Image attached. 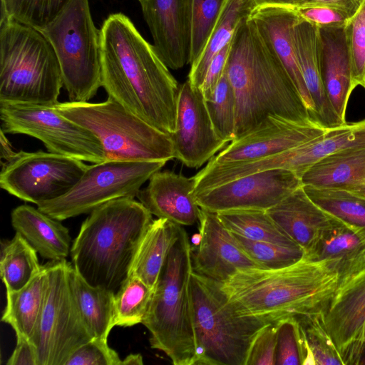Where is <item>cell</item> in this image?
<instances>
[{
	"mask_svg": "<svg viewBox=\"0 0 365 365\" xmlns=\"http://www.w3.org/2000/svg\"><path fill=\"white\" fill-rule=\"evenodd\" d=\"M101 82L110 96L159 130L176 128L180 87L130 19L113 14L100 29Z\"/></svg>",
	"mask_w": 365,
	"mask_h": 365,
	"instance_id": "6da1fadb",
	"label": "cell"
},
{
	"mask_svg": "<svg viewBox=\"0 0 365 365\" xmlns=\"http://www.w3.org/2000/svg\"><path fill=\"white\" fill-rule=\"evenodd\" d=\"M225 72L236 99L235 140L269 115L312 121L289 74L250 17L242 21L234 34Z\"/></svg>",
	"mask_w": 365,
	"mask_h": 365,
	"instance_id": "7a4b0ae2",
	"label": "cell"
},
{
	"mask_svg": "<svg viewBox=\"0 0 365 365\" xmlns=\"http://www.w3.org/2000/svg\"><path fill=\"white\" fill-rule=\"evenodd\" d=\"M219 283L241 314L272 323L322 313L339 287V274L327 260L304 257L279 269H240Z\"/></svg>",
	"mask_w": 365,
	"mask_h": 365,
	"instance_id": "3957f363",
	"label": "cell"
},
{
	"mask_svg": "<svg viewBox=\"0 0 365 365\" xmlns=\"http://www.w3.org/2000/svg\"><path fill=\"white\" fill-rule=\"evenodd\" d=\"M153 221L152 214L133 197L115 199L95 209L71 245L74 269L91 286L115 294L128 278Z\"/></svg>",
	"mask_w": 365,
	"mask_h": 365,
	"instance_id": "277c9868",
	"label": "cell"
},
{
	"mask_svg": "<svg viewBox=\"0 0 365 365\" xmlns=\"http://www.w3.org/2000/svg\"><path fill=\"white\" fill-rule=\"evenodd\" d=\"M192 245L184 228L170 249L155 284L142 324L153 349L174 365H195L196 338L190 291Z\"/></svg>",
	"mask_w": 365,
	"mask_h": 365,
	"instance_id": "5b68a950",
	"label": "cell"
},
{
	"mask_svg": "<svg viewBox=\"0 0 365 365\" xmlns=\"http://www.w3.org/2000/svg\"><path fill=\"white\" fill-rule=\"evenodd\" d=\"M62 86L59 62L46 36L1 16L0 102L56 105Z\"/></svg>",
	"mask_w": 365,
	"mask_h": 365,
	"instance_id": "8992f818",
	"label": "cell"
},
{
	"mask_svg": "<svg viewBox=\"0 0 365 365\" xmlns=\"http://www.w3.org/2000/svg\"><path fill=\"white\" fill-rule=\"evenodd\" d=\"M195 365H245L253 340L269 322L241 314L220 283L193 271L190 284Z\"/></svg>",
	"mask_w": 365,
	"mask_h": 365,
	"instance_id": "52a82bcc",
	"label": "cell"
},
{
	"mask_svg": "<svg viewBox=\"0 0 365 365\" xmlns=\"http://www.w3.org/2000/svg\"><path fill=\"white\" fill-rule=\"evenodd\" d=\"M53 107L93 132L103 145L106 160L168 162L175 158L170 134L110 96L101 103L58 102Z\"/></svg>",
	"mask_w": 365,
	"mask_h": 365,
	"instance_id": "ba28073f",
	"label": "cell"
},
{
	"mask_svg": "<svg viewBox=\"0 0 365 365\" xmlns=\"http://www.w3.org/2000/svg\"><path fill=\"white\" fill-rule=\"evenodd\" d=\"M40 31L58 58L69 101L88 102L102 86L100 30L88 0H69Z\"/></svg>",
	"mask_w": 365,
	"mask_h": 365,
	"instance_id": "9c48e42d",
	"label": "cell"
},
{
	"mask_svg": "<svg viewBox=\"0 0 365 365\" xmlns=\"http://www.w3.org/2000/svg\"><path fill=\"white\" fill-rule=\"evenodd\" d=\"M48 287L36 327L29 339L38 365H65L72 353L93 337L71 289L66 259L47 264Z\"/></svg>",
	"mask_w": 365,
	"mask_h": 365,
	"instance_id": "30bf717a",
	"label": "cell"
},
{
	"mask_svg": "<svg viewBox=\"0 0 365 365\" xmlns=\"http://www.w3.org/2000/svg\"><path fill=\"white\" fill-rule=\"evenodd\" d=\"M167 161L106 160L88 165L74 187L64 195L37 205L59 221L91 213L103 204L136 197L142 185Z\"/></svg>",
	"mask_w": 365,
	"mask_h": 365,
	"instance_id": "8fae6325",
	"label": "cell"
},
{
	"mask_svg": "<svg viewBox=\"0 0 365 365\" xmlns=\"http://www.w3.org/2000/svg\"><path fill=\"white\" fill-rule=\"evenodd\" d=\"M53 106L0 102L1 129L5 133L36 138L51 153L93 163L106 160L97 136L60 114Z\"/></svg>",
	"mask_w": 365,
	"mask_h": 365,
	"instance_id": "7c38bea8",
	"label": "cell"
},
{
	"mask_svg": "<svg viewBox=\"0 0 365 365\" xmlns=\"http://www.w3.org/2000/svg\"><path fill=\"white\" fill-rule=\"evenodd\" d=\"M88 166L83 160L51 152L19 151L1 163L0 187L22 200L38 205L69 192Z\"/></svg>",
	"mask_w": 365,
	"mask_h": 365,
	"instance_id": "4fadbf2b",
	"label": "cell"
},
{
	"mask_svg": "<svg viewBox=\"0 0 365 365\" xmlns=\"http://www.w3.org/2000/svg\"><path fill=\"white\" fill-rule=\"evenodd\" d=\"M302 185L301 178L295 173L272 169L242 176L194 195L200 208L212 212L267 210Z\"/></svg>",
	"mask_w": 365,
	"mask_h": 365,
	"instance_id": "5bb4252c",
	"label": "cell"
},
{
	"mask_svg": "<svg viewBox=\"0 0 365 365\" xmlns=\"http://www.w3.org/2000/svg\"><path fill=\"white\" fill-rule=\"evenodd\" d=\"M170 135L175 158L191 168H199L227 145L214 129L201 89L188 80L180 86L176 128Z\"/></svg>",
	"mask_w": 365,
	"mask_h": 365,
	"instance_id": "9a60e30c",
	"label": "cell"
},
{
	"mask_svg": "<svg viewBox=\"0 0 365 365\" xmlns=\"http://www.w3.org/2000/svg\"><path fill=\"white\" fill-rule=\"evenodd\" d=\"M327 129L310 122H297L269 115L250 131L232 140L207 165L242 163L259 160L297 147Z\"/></svg>",
	"mask_w": 365,
	"mask_h": 365,
	"instance_id": "2e32d148",
	"label": "cell"
},
{
	"mask_svg": "<svg viewBox=\"0 0 365 365\" xmlns=\"http://www.w3.org/2000/svg\"><path fill=\"white\" fill-rule=\"evenodd\" d=\"M154 47L165 66L189 63L192 0H145L140 4Z\"/></svg>",
	"mask_w": 365,
	"mask_h": 365,
	"instance_id": "e0dca14e",
	"label": "cell"
},
{
	"mask_svg": "<svg viewBox=\"0 0 365 365\" xmlns=\"http://www.w3.org/2000/svg\"><path fill=\"white\" fill-rule=\"evenodd\" d=\"M198 222L200 242L192 247L195 272L222 282L238 269L259 267L237 246L216 212L201 208Z\"/></svg>",
	"mask_w": 365,
	"mask_h": 365,
	"instance_id": "ac0fdd59",
	"label": "cell"
},
{
	"mask_svg": "<svg viewBox=\"0 0 365 365\" xmlns=\"http://www.w3.org/2000/svg\"><path fill=\"white\" fill-rule=\"evenodd\" d=\"M322 322L344 365L363 342L365 269L340 286L321 313Z\"/></svg>",
	"mask_w": 365,
	"mask_h": 365,
	"instance_id": "d6986e66",
	"label": "cell"
},
{
	"mask_svg": "<svg viewBox=\"0 0 365 365\" xmlns=\"http://www.w3.org/2000/svg\"><path fill=\"white\" fill-rule=\"evenodd\" d=\"M278 226L310 257L341 222L327 212L306 193L302 185L266 210Z\"/></svg>",
	"mask_w": 365,
	"mask_h": 365,
	"instance_id": "ffe728a7",
	"label": "cell"
},
{
	"mask_svg": "<svg viewBox=\"0 0 365 365\" xmlns=\"http://www.w3.org/2000/svg\"><path fill=\"white\" fill-rule=\"evenodd\" d=\"M194 176L187 178L171 171H158L140 189L136 197L158 218L167 219L182 226L199 221L201 208L195 195Z\"/></svg>",
	"mask_w": 365,
	"mask_h": 365,
	"instance_id": "44dd1931",
	"label": "cell"
},
{
	"mask_svg": "<svg viewBox=\"0 0 365 365\" xmlns=\"http://www.w3.org/2000/svg\"><path fill=\"white\" fill-rule=\"evenodd\" d=\"M365 145V119L327 129L319 137L297 147L262 158V170L285 169L300 178L313 165L339 151Z\"/></svg>",
	"mask_w": 365,
	"mask_h": 365,
	"instance_id": "7402d4cb",
	"label": "cell"
},
{
	"mask_svg": "<svg viewBox=\"0 0 365 365\" xmlns=\"http://www.w3.org/2000/svg\"><path fill=\"white\" fill-rule=\"evenodd\" d=\"M298 64L313 103V121L325 129L345 124L335 112L324 91L319 69L318 28L299 16L293 28Z\"/></svg>",
	"mask_w": 365,
	"mask_h": 365,
	"instance_id": "603a6c76",
	"label": "cell"
},
{
	"mask_svg": "<svg viewBox=\"0 0 365 365\" xmlns=\"http://www.w3.org/2000/svg\"><path fill=\"white\" fill-rule=\"evenodd\" d=\"M318 28V27H317ZM319 69L326 94L339 117L346 122V111L354 86L344 26L318 28Z\"/></svg>",
	"mask_w": 365,
	"mask_h": 365,
	"instance_id": "cb8c5ba5",
	"label": "cell"
},
{
	"mask_svg": "<svg viewBox=\"0 0 365 365\" xmlns=\"http://www.w3.org/2000/svg\"><path fill=\"white\" fill-rule=\"evenodd\" d=\"M262 38L277 55L304 101L313 121V103L305 86L294 50L293 28L299 18L294 8L257 7L250 16Z\"/></svg>",
	"mask_w": 365,
	"mask_h": 365,
	"instance_id": "d4e9b609",
	"label": "cell"
},
{
	"mask_svg": "<svg viewBox=\"0 0 365 365\" xmlns=\"http://www.w3.org/2000/svg\"><path fill=\"white\" fill-rule=\"evenodd\" d=\"M11 225L40 254L50 261L66 259L71 252L68 230L58 220L28 205L14 208Z\"/></svg>",
	"mask_w": 365,
	"mask_h": 365,
	"instance_id": "484cf974",
	"label": "cell"
},
{
	"mask_svg": "<svg viewBox=\"0 0 365 365\" xmlns=\"http://www.w3.org/2000/svg\"><path fill=\"white\" fill-rule=\"evenodd\" d=\"M301 181L304 186L338 188L365 182V145L326 157L310 167Z\"/></svg>",
	"mask_w": 365,
	"mask_h": 365,
	"instance_id": "4316f807",
	"label": "cell"
},
{
	"mask_svg": "<svg viewBox=\"0 0 365 365\" xmlns=\"http://www.w3.org/2000/svg\"><path fill=\"white\" fill-rule=\"evenodd\" d=\"M307 258L327 260L339 274V287L365 269V239L341 222Z\"/></svg>",
	"mask_w": 365,
	"mask_h": 365,
	"instance_id": "83f0119b",
	"label": "cell"
},
{
	"mask_svg": "<svg viewBox=\"0 0 365 365\" xmlns=\"http://www.w3.org/2000/svg\"><path fill=\"white\" fill-rule=\"evenodd\" d=\"M181 226L164 218L153 220L138 247L130 274L137 275L154 289Z\"/></svg>",
	"mask_w": 365,
	"mask_h": 365,
	"instance_id": "f1b7e54d",
	"label": "cell"
},
{
	"mask_svg": "<svg viewBox=\"0 0 365 365\" xmlns=\"http://www.w3.org/2000/svg\"><path fill=\"white\" fill-rule=\"evenodd\" d=\"M71 291L83 320L92 337L108 340L115 324V294L89 284L73 268L69 269Z\"/></svg>",
	"mask_w": 365,
	"mask_h": 365,
	"instance_id": "f546056e",
	"label": "cell"
},
{
	"mask_svg": "<svg viewBox=\"0 0 365 365\" xmlns=\"http://www.w3.org/2000/svg\"><path fill=\"white\" fill-rule=\"evenodd\" d=\"M48 287L47 264L24 287L6 291V306L1 321L9 324L16 336L30 339L40 315Z\"/></svg>",
	"mask_w": 365,
	"mask_h": 365,
	"instance_id": "4dcf8cb0",
	"label": "cell"
},
{
	"mask_svg": "<svg viewBox=\"0 0 365 365\" xmlns=\"http://www.w3.org/2000/svg\"><path fill=\"white\" fill-rule=\"evenodd\" d=\"M257 8L253 0H227L200 57L190 65L187 80L200 88L215 56L230 43L242 21Z\"/></svg>",
	"mask_w": 365,
	"mask_h": 365,
	"instance_id": "1f68e13d",
	"label": "cell"
},
{
	"mask_svg": "<svg viewBox=\"0 0 365 365\" xmlns=\"http://www.w3.org/2000/svg\"><path fill=\"white\" fill-rule=\"evenodd\" d=\"M302 186L314 202L365 239V197L343 188Z\"/></svg>",
	"mask_w": 365,
	"mask_h": 365,
	"instance_id": "d6a6232c",
	"label": "cell"
},
{
	"mask_svg": "<svg viewBox=\"0 0 365 365\" xmlns=\"http://www.w3.org/2000/svg\"><path fill=\"white\" fill-rule=\"evenodd\" d=\"M217 215L229 231L247 239L300 247L278 226L266 210H232Z\"/></svg>",
	"mask_w": 365,
	"mask_h": 365,
	"instance_id": "836d02e7",
	"label": "cell"
},
{
	"mask_svg": "<svg viewBox=\"0 0 365 365\" xmlns=\"http://www.w3.org/2000/svg\"><path fill=\"white\" fill-rule=\"evenodd\" d=\"M37 252L19 233L2 242L0 272L6 291H16L26 285L41 269Z\"/></svg>",
	"mask_w": 365,
	"mask_h": 365,
	"instance_id": "e575fe53",
	"label": "cell"
},
{
	"mask_svg": "<svg viewBox=\"0 0 365 365\" xmlns=\"http://www.w3.org/2000/svg\"><path fill=\"white\" fill-rule=\"evenodd\" d=\"M154 289L137 275L130 274L115 294V324L132 327L142 323L153 296Z\"/></svg>",
	"mask_w": 365,
	"mask_h": 365,
	"instance_id": "d590c367",
	"label": "cell"
},
{
	"mask_svg": "<svg viewBox=\"0 0 365 365\" xmlns=\"http://www.w3.org/2000/svg\"><path fill=\"white\" fill-rule=\"evenodd\" d=\"M237 246L260 268L279 269L297 262L304 257L300 247H289L247 239L231 232Z\"/></svg>",
	"mask_w": 365,
	"mask_h": 365,
	"instance_id": "8d00e7d4",
	"label": "cell"
},
{
	"mask_svg": "<svg viewBox=\"0 0 365 365\" xmlns=\"http://www.w3.org/2000/svg\"><path fill=\"white\" fill-rule=\"evenodd\" d=\"M69 0H1V16L41 30Z\"/></svg>",
	"mask_w": 365,
	"mask_h": 365,
	"instance_id": "74e56055",
	"label": "cell"
},
{
	"mask_svg": "<svg viewBox=\"0 0 365 365\" xmlns=\"http://www.w3.org/2000/svg\"><path fill=\"white\" fill-rule=\"evenodd\" d=\"M205 103L214 129L219 137L227 143L234 140L236 99L225 69L212 96Z\"/></svg>",
	"mask_w": 365,
	"mask_h": 365,
	"instance_id": "f35d334b",
	"label": "cell"
},
{
	"mask_svg": "<svg viewBox=\"0 0 365 365\" xmlns=\"http://www.w3.org/2000/svg\"><path fill=\"white\" fill-rule=\"evenodd\" d=\"M297 319L303 330L310 364L344 365L333 340L324 326L321 313Z\"/></svg>",
	"mask_w": 365,
	"mask_h": 365,
	"instance_id": "ab89813d",
	"label": "cell"
},
{
	"mask_svg": "<svg viewBox=\"0 0 365 365\" xmlns=\"http://www.w3.org/2000/svg\"><path fill=\"white\" fill-rule=\"evenodd\" d=\"M276 327V365L311 364L303 330L297 317L278 320Z\"/></svg>",
	"mask_w": 365,
	"mask_h": 365,
	"instance_id": "60d3db41",
	"label": "cell"
},
{
	"mask_svg": "<svg viewBox=\"0 0 365 365\" xmlns=\"http://www.w3.org/2000/svg\"><path fill=\"white\" fill-rule=\"evenodd\" d=\"M227 0H192L191 65L201 55Z\"/></svg>",
	"mask_w": 365,
	"mask_h": 365,
	"instance_id": "b9f144b4",
	"label": "cell"
},
{
	"mask_svg": "<svg viewBox=\"0 0 365 365\" xmlns=\"http://www.w3.org/2000/svg\"><path fill=\"white\" fill-rule=\"evenodd\" d=\"M354 86L363 87L365 79V0L344 26Z\"/></svg>",
	"mask_w": 365,
	"mask_h": 365,
	"instance_id": "7bdbcfd3",
	"label": "cell"
},
{
	"mask_svg": "<svg viewBox=\"0 0 365 365\" xmlns=\"http://www.w3.org/2000/svg\"><path fill=\"white\" fill-rule=\"evenodd\" d=\"M107 341L92 338L76 349L65 365H121L122 359Z\"/></svg>",
	"mask_w": 365,
	"mask_h": 365,
	"instance_id": "ee69618b",
	"label": "cell"
},
{
	"mask_svg": "<svg viewBox=\"0 0 365 365\" xmlns=\"http://www.w3.org/2000/svg\"><path fill=\"white\" fill-rule=\"evenodd\" d=\"M276 322L263 327L250 346L245 365H276Z\"/></svg>",
	"mask_w": 365,
	"mask_h": 365,
	"instance_id": "f6af8a7d",
	"label": "cell"
},
{
	"mask_svg": "<svg viewBox=\"0 0 365 365\" xmlns=\"http://www.w3.org/2000/svg\"><path fill=\"white\" fill-rule=\"evenodd\" d=\"M294 9L302 19L318 28L343 26L349 19L340 11L327 6H309Z\"/></svg>",
	"mask_w": 365,
	"mask_h": 365,
	"instance_id": "bcb514c9",
	"label": "cell"
},
{
	"mask_svg": "<svg viewBox=\"0 0 365 365\" xmlns=\"http://www.w3.org/2000/svg\"><path fill=\"white\" fill-rule=\"evenodd\" d=\"M230 47V43L217 53L210 63L205 79L200 87L205 101L211 98L225 72Z\"/></svg>",
	"mask_w": 365,
	"mask_h": 365,
	"instance_id": "7dc6e473",
	"label": "cell"
},
{
	"mask_svg": "<svg viewBox=\"0 0 365 365\" xmlns=\"http://www.w3.org/2000/svg\"><path fill=\"white\" fill-rule=\"evenodd\" d=\"M8 365H38L36 347L29 338L16 336V345Z\"/></svg>",
	"mask_w": 365,
	"mask_h": 365,
	"instance_id": "c3c4849f",
	"label": "cell"
},
{
	"mask_svg": "<svg viewBox=\"0 0 365 365\" xmlns=\"http://www.w3.org/2000/svg\"><path fill=\"white\" fill-rule=\"evenodd\" d=\"M364 1V0H298L297 7L327 6L340 11L350 19L359 10Z\"/></svg>",
	"mask_w": 365,
	"mask_h": 365,
	"instance_id": "681fc988",
	"label": "cell"
},
{
	"mask_svg": "<svg viewBox=\"0 0 365 365\" xmlns=\"http://www.w3.org/2000/svg\"><path fill=\"white\" fill-rule=\"evenodd\" d=\"M0 133V157L1 160L4 159L6 162H7L14 158V156L16 154V152L14 150L11 144L10 143L9 140L5 135V133L1 128Z\"/></svg>",
	"mask_w": 365,
	"mask_h": 365,
	"instance_id": "f907efd6",
	"label": "cell"
},
{
	"mask_svg": "<svg viewBox=\"0 0 365 365\" xmlns=\"http://www.w3.org/2000/svg\"><path fill=\"white\" fill-rule=\"evenodd\" d=\"M257 7L266 6H278L295 8L298 0H253Z\"/></svg>",
	"mask_w": 365,
	"mask_h": 365,
	"instance_id": "816d5d0a",
	"label": "cell"
},
{
	"mask_svg": "<svg viewBox=\"0 0 365 365\" xmlns=\"http://www.w3.org/2000/svg\"><path fill=\"white\" fill-rule=\"evenodd\" d=\"M143 360L140 354H130L121 361V365H142Z\"/></svg>",
	"mask_w": 365,
	"mask_h": 365,
	"instance_id": "f5cc1de1",
	"label": "cell"
},
{
	"mask_svg": "<svg viewBox=\"0 0 365 365\" xmlns=\"http://www.w3.org/2000/svg\"><path fill=\"white\" fill-rule=\"evenodd\" d=\"M354 364H365V341L360 346Z\"/></svg>",
	"mask_w": 365,
	"mask_h": 365,
	"instance_id": "db71d44e",
	"label": "cell"
},
{
	"mask_svg": "<svg viewBox=\"0 0 365 365\" xmlns=\"http://www.w3.org/2000/svg\"><path fill=\"white\" fill-rule=\"evenodd\" d=\"M365 341V327L364 331V335H363V341Z\"/></svg>",
	"mask_w": 365,
	"mask_h": 365,
	"instance_id": "11a10c76",
	"label": "cell"
},
{
	"mask_svg": "<svg viewBox=\"0 0 365 365\" xmlns=\"http://www.w3.org/2000/svg\"><path fill=\"white\" fill-rule=\"evenodd\" d=\"M138 1L140 3V4H143L145 0H138Z\"/></svg>",
	"mask_w": 365,
	"mask_h": 365,
	"instance_id": "9f6ffc18",
	"label": "cell"
},
{
	"mask_svg": "<svg viewBox=\"0 0 365 365\" xmlns=\"http://www.w3.org/2000/svg\"><path fill=\"white\" fill-rule=\"evenodd\" d=\"M363 88H365V79H364V83Z\"/></svg>",
	"mask_w": 365,
	"mask_h": 365,
	"instance_id": "6f0895ef",
	"label": "cell"
}]
</instances>
